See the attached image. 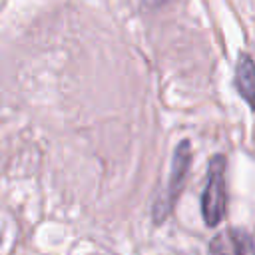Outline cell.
<instances>
[{
  "label": "cell",
  "mask_w": 255,
  "mask_h": 255,
  "mask_svg": "<svg viewBox=\"0 0 255 255\" xmlns=\"http://www.w3.org/2000/svg\"><path fill=\"white\" fill-rule=\"evenodd\" d=\"M227 207V191H225V159L223 155H215L209 163V177L201 197V213L209 227L217 225Z\"/></svg>",
  "instance_id": "1"
},
{
  "label": "cell",
  "mask_w": 255,
  "mask_h": 255,
  "mask_svg": "<svg viewBox=\"0 0 255 255\" xmlns=\"http://www.w3.org/2000/svg\"><path fill=\"white\" fill-rule=\"evenodd\" d=\"M189 159H191V149H189V141H181L173 153V159H171V169H169V183L165 187V193L155 201L153 205V219L155 223H161L163 217L169 215L181 187H183V181H185V175H187V169H189Z\"/></svg>",
  "instance_id": "2"
},
{
  "label": "cell",
  "mask_w": 255,
  "mask_h": 255,
  "mask_svg": "<svg viewBox=\"0 0 255 255\" xmlns=\"http://www.w3.org/2000/svg\"><path fill=\"white\" fill-rule=\"evenodd\" d=\"M235 88L251 108H255V62L249 56H241L235 66Z\"/></svg>",
  "instance_id": "3"
},
{
  "label": "cell",
  "mask_w": 255,
  "mask_h": 255,
  "mask_svg": "<svg viewBox=\"0 0 255 255\" xmlns=\"http://www.w3.org/2000/svg\"><path fill=\"white\" fill-rule=\"evenodd\" d=\"M211 251H217V253H253L255 251V245L251 243V239L239 231H227L223 235H217L211 245H209Z\"/></svg>",
  "instance_id": "4"
},
{
  "label": "cell",
  "mask_w": 255,
  "mask_h": 255,
  "mask_svg": "<svg viewBox=\"0 0 255 255\" xmlns=\"http://www.w3.org/2000/svg\"><path fill=\"white\" fill-rule=\"evenodd\" d=\"M145 10H151V8H155V6H159V4H163L165 0H137Z\"/></svg>",
  "instance_id": "5"
}]
</instances>
